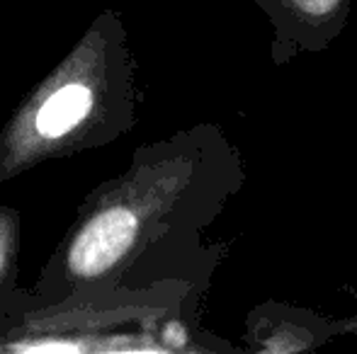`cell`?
<instances>
[{
	"instance_id": "6da1fadb",
	"label": "cell",
	"mask_w": 357,
	"mask_h": 354,
	"mask_svg": "<svg viewBox=\"0 0 357 354\" xmlns=\"http://www.w3.org/2000/svg\"><path fill=\"white\" fill-rule=\"evenodd\" d=\"M137 218L127 209H109L83 228L71 248V269L78 277H98L132 248Z\"/></svg>"
},
{
	"instance_id": "7a4b0ae2",
	"label": "cell",
	"mask_w": 357,
	"mask_h": 354,
	"mask_svg": "<svg viewBox=\"0 0 357 354\" xmlns=\"http://www.w3.org/2000/svg\"><path fill=\"white\" fill-rule=\"evenodd\" d=\"M90 104H93V95L83 86H66L56 95L44 102V107L37 114V129L39 134L49 138L63 136L71 131L75 124L88 114Z\"/></svg>"
},
{
	"instance_id": "3957f363",
	"label": "cell",
	"mask_w": 357,
	"mask_h": 354,
	"mask_svg": "<svg viewBox=\"0 0 357 354\" xmlns=\"http://www.w3.org/2000/svg\"><path fill=\"white\" fill-rule=\"evenodd\" d=\"M287 3L309 19H328L343 5V0H287Z\"/></svg>"
}]
</instances>
